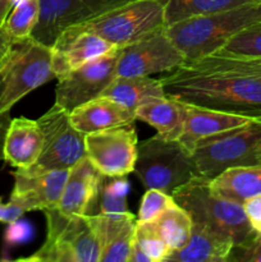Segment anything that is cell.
Wrapping results in <instances>:
<instances>
[{
	"mask_svg": "<svg viewBox=\"0 0 261 262\" xmlns=\"http://www.w3.org/2000/svg\"><path fill=\"white\" fill-rule=\"evenodd\" d=\"M176 204L177 202L174 201L171 194L159 191V189H146L145 194L141 200L140 209H138L136 219L137 222H153L161 212L174 206Z\"/></svg>",
	"mask_w": 261,
	"mask_h": 262,
	"instance_id": "4dcf8cb0",
	"label": "cell"
},
{
	"mask_svg": "<svg viewBox=\"0 0 261 262\" xmlns=\"http://www.w3.org/2000/svg\"><path fill=\"white\" fill-rule=\"evenodd\" d=\"M128 262H151V261L150 258L142 252V250L138 247L137 243L133 241L132 250H130V255H129V258H128Z\"/></svg>",
	"mask_w": 261,
	"mask_h": 262,
	"instance_id": "74e56055",
	"label": "cell"
},
{
	"mask_svg": "<svg viewBox=\"0 0 261 262\" xmlns=\"http://www.w3.org/2000/svg\"><path fill=\"white\" fill-rule=\"evenodd\" d=\"M12 45H13V41L8 37V35L4 32V30L0 28V63L4 60L7 54L9 53Z\"/></svg>",
	"mask_w": 261,
	"mask_h": 262,
	"instance_id": "8d00e7d4",
	"label": "cell"
},
{
	"mask_svg": "<svg viewBox=\"0 0 261 262\" xmlns=\"http://www.w3.org/2000/svg\"><path fill=\"white\" fill-rule=\"evenodd\" d=\"M25 212L26 211L19 205L10 201V200L8 204H3L2 197H0V223L10 224V223L15 222V220H19Z\"/></svg>",
	"mask_w": 261,
	"mask_h": 262,
	"instance_id": "e575fe53",
	"label": "cell"
},
{
	"mask_svg": "<svg viewBox=\"0 0 261 262\" xmlns=\"http://www.w3.org/2000/svg\"><path fill=\"white\" fill-rule=\"evenodd\" d=\"M192 156L200 176L209 179L229 168L261 164V119L202 138Z\"/></svg>",
	"mask_w": 261,
	"mask_h": 262,
	"instance_id": "52a82bcc",
	"label": "cell"
},
{
	"mask_svg": "<svg viewBox=\"0 0 261 262\" xmlns=\"http://www.w3.org/2000/svg\"><path fill=\"white\" fill-rule=\"evenodd\" d=\"M40 0H14L3 30L13 42L30 38L40 20Z\"/></svg>",
	"mask_w": 261,
	"mask_h": 262,
	"instance_id": "4316f807",
	"label": "cell"
},
{
	"mask_svg": "<svg viewBox=\"0 0 261 262\" xmlns=\"http://www.w3.org/2000/svg\"><path fill=\"white\" fill-rule=\"evenodd\" d=\"M117 46L91 32L61 33L51 48L55 77L63 76L83 64L110 53Z\"/></svg>",
	"mask_w": 261,
	"mask_h": 262,
	"instance_id": "e0dca14e",
	"label": "cell"
},
{
	"mask_svg": "<svg viewBox=\"0 0 261 262\" xmlns=\"http://www.w3.org/2000/svg\"><path fill=\"white\" fill-rule=\"evenodd\" d=\"M13 2L14 0H0V28H3L4 26L5 19L13 7Z\"/></svg>",
	"mask_w": 261,
	"mask_h": 262,
	"instance_id": "f35d334b",
	"label": "cell"
},
{
	"mask_svg": "<svg viewBox=\"0 0 261 262\" xmlns=\"http://www.w3.org/2000/svg\"><path fill=\"white\" fill-rule=\"evenodd\" d=\"M73 127L83 135L135 123L136 114L129 107L106 96H99L69 112Z\"/></svg>",
	"mask_w": 261,
	"mask_h": 262,
	"instance_id": "d6986e66",
	"label": "cell"
},
{
	"mask_svg": "<svg viewBox=\"0 0 261 262\" xmlns=\"http://www.w3.org/2000/svg\"><path fill=\"white\" fill-rule=\"evenodd\" d=\"M102 174L84 156L68 170L58 209L67 215L97 214Z\"/></svg>",
	"mask_w": 261,
	"mask_h": 262,
	"instance_id": "2e32d148",
	"label": "cell"
},
{
	"mask_svg": "<svg viewBox=\"0 0 261 262\" xmlns=\"http://www.w3.org/2000/svg\"><path fill=\"white\" fill-rule=\"evenodd\" d=\"M133 173L146 189L168 194L200 176L191 151L179 140H168L158 133L138 142Z\"/></svg>",
	"mask_w": 261,
	"mask_h": 262,
	"instance_id": "277c9868",
	"label": "cell"
},
{
	"mask_svg": "<svg viewBox=\"0 0 261 262\" xmlns=\"http://www.w3.org/2000/svg\"><path fill=\"white\" fill-rule=\"evenodd\" d=\"M135 114L136 119L150 124L159 136L168 140H179L183 132V106L166 96L146 100Z\"/></svg>",
	"mask_w": 261,
	"mask_h": 262,
	"instance_id": "7402d4cb",
	"label": "cell"
},
{
	"mask_svg": "<svg viewBox=\"0 0 261 262\" xmlns=\"http://www.w3.org/2000/svg\"><path fill=\"white\" fill-rule=\"evenodd\" d=\"M101 96L120 102L136 112L146 100L153 97H164L163 84L160 78L146 77H115L114 81L105 89Z\"/></svg>",
	"mask_w": 261,
	"mask_h": 262,
	"instance_id": "cb8c5ba5",
	"label": "cell"
},
{
	"mask_svg": "<svg viewBox=\"0 0 261 262\" xmlns=\"http://www.w3.org/2000/svg\"><path fill=\"white\" fill-rule=\"evenodd\" d=\"M42 142V130L37 120L12 118L5 135L3 160L19 170L31 168L40 156Z\"/></svg>",
	"mask_w": 261,
	"mask_h": 262,
	"instance_id": "ffe728a7",
	"label": "cell"
},
{
	"mask_svg": "<svg viewBox=\"0 0 261 262\" xmlns=\"http://www.w3.org/2000/svg\"><path fill=\"white\" fill-rule=\"evenodd\" d=\"M41 14L31 37L53 48L64 30L95 19L132 0H40Z\"/></svg>",
	"mask_w": 261,
	"mask_h": 262,
	"instance_id": "4fadbf2b",
	"label": "cell"
},
{
	"mask_svg": "<svg viewBox=\"0 0 261 262\" xmlns=\"http://www.w3.org/2000/svg\"><path fill=\"white\" fill-rule=\"evenodd\" d=\"M54 78L51 48L32 37L13 42L0 63V112H10L26 95Z\"/></svg>",
	"mask_w": 261,
	"mask_h": 262,
	"instance_id": "5b68a950",
	"label": "cell"
},
{
	"mask_svg": "<svg viewBox=\"0 0 261 262\" xmlns=\"http://www.w3.org/2000/svg\"><path fill=\"white\" fill-rule=\"evenodd\" d=\"M135 241L142 252L150 258L151 262H161L168 260L171 251L163 239L151 222L136 223Z\"/></svg>",
	"mask_w": 261,
	"mask_h": 262,
	"instance_id": "f546056e",
	"label": "cell"
},
{
	"mask_svg": "<svg viewBox=\"0 0 261 262\" xmlns=\"http://www.w3.org/2000/svg\"><path fill=\"white\" fill-rule=\"evenodd\" d=\"M242 206L252 229L261 234V194L246 200Z\"/></svg>",
	"mask_w": 261,
	"mask_h": 262,
	"instance_id": "836d02e7",
	"label": "cell"
},
{
	"mask_svg": "<svg viewBox=\"0 0 261 262\" xmlns=\"http://www.w3.org/2000/svg\"><path fill=\"white\" fill-rule=\"evenodd\" d=\"M100 243V262H128L137 219L129 211L86 215Z\"/></svg>",
	"mask_w": 261,
	"mask_h": 262,
	"instance_id": "9a60e30c",
	"label": "cell"
},
{
	"mask_svg": "<svg viewBox=\"0 0 261 262\" xmlns=\"http://www.w3.org/2000/svg\"><path fill=\"white\" fill-rule=\"evenodd\" d=\"M260 2L261 0H168L165 7V26Z\"/></svg>",
	"mask_w": 261,
	"mask_h": 262,
	"instance_id": "d4e9b609",
	"label": "cell"
},
{
	"mask_svg": "<svg viewBox=\"0 0 261 262\" xmlns=\"http://www.w3.org/2000/svg\"><path fill=\"white\" fill-rule=\"evenodd\" d=\"M86 158L105 177H125L133 173L138 138L135 123L99 130L84 136Z\"/></svg>",
	"mask_w": 261,
	"mask_h": 262,
	"instance_id": "7c38bea8",
	"label": "cell"
},
{
	"mask_svg": "<svg viewBox=\"0 0 261 262\" xmlns=\"http://www.w3.org/2000/svg\"><path fill=\"white\" fill-rule=\"evenodd\" d=\"M186 61L169 36L166 26L120 48L117 77H146L171 72Z\"/></svg>",
	"mask_w": 261,
	"mask_h": 262,
	"instance_id": "30bf717a",
	"label": "cell"
},
{
	"mask_svg": "<svg viewBox=\"0 0 261 262\" xmlns=\"http://www.w3.org/2000/svg\"><path fill=\"white\" fill-rule=\"evenodd\" d=\"M151 223L169 246L171 253L187 245L193 224L188 212L178 204L166 209Z\"/></svg>",
	"mask_w": 261,
	"mask_h": 262,
	"instance_id": "484cf974",
	"label": "cell"
},
{
	"mask_svg": "<svg viewBox=\"0 0 261 262\" xmlns=\"http://www.w3.org/2000/svg\"><path fill=\"white\" fill-rule=\"evenodd\" d=\"M173 199L191 216L193 224L228 238L234 248L248 247L257 233L252 229L241 204L214 193L210 179L196 176L173 192ZM233 248V250H234Z\"/></svg>",
	"mask_w": 261,
	"mask_h": 262,
	"instance_id": "7a4b0ae2",
	"label": "cell"
},
{
	"mask_svg": "<svg viewBox=\"0 0 261 262\" xmlns=\"http://www.w3.org/2000/svg\"><path fill=\"white\" fill-rule=\"evenodd\" d=\"M14 187L9 200L19 205L26 212L59 206L68 170L49 171L42 174H26L12 171Z\"/></svg>",
	"mask_w": 261,
	"mask_h": 262,
	"instance_id": "5bb4252c",
	"label": "cell"
},
{
	"mask_svg": "<svg viewBox=\"0 0 261 262\" xmlns=\"http://www.w3.org/2000/svg\"><path fill=\"white\" fill-rule=\"evenodd\" d=\"M216 54L261 58V20L252 23L233 36Z\"/></svg>",
	"mask_w": 261,
	"mask_h": 262,
	"instance_id": "f1b7e54d",
	"label": "cell"
},
{
	"mask_svg": "<svg viewBox=\"0 0 261 262\" xmlns=\"http://www.w3.org/2000/svg\"><path fill=\"white\" fill-rule=\"evenodd\" d=\"M46 239L28 262H100V243L86 215H67L58 207L44 210Z\"/></svg>",
	"mask_w": 261,
	"mask_h": 262,
	"instance_id": "8992f818",
	"label": "cell"
},
{
	"mask_svg": "<svg viewBox=\"0 0 261 262\" xmlns=\"http://www.w3.org/2000/svg\"><path fill=\"white\" fill-rule=\"evenodd\" d=\"M160 81L176 101L261 119V58L214 53L186 60Z\"/></svg>",
	"mask_w": 261,
	"mask_h": 262,
	"instance_id": "6da1fadb",
	"label": "cell"
},
{
	"mask_svg": "<svg viewBox=\"0 0 261 262\" xmlns=\"http://www.w3.org/2000/svg\"><path fill=\"white\" fill-rule=\"evenodd\" d=\"M217 196L243 205L246 200L261 194V164L229 168L210 179Z\"/></svg>",
	"mask_w": 261,
	"mask_h": 262,
	"instance_id": "603a6c76",
	"label": "cell"
},
{
	"mask_svg": "<svg viewBox=\"0 0 261 262\" xmlns=\"http://www.w3.org/2000/svg\"><path fill=\"white\" fill-rule=\"evenodd\" d=\"M234 245L228 238L199 224H192L189 239L184 247L168 257V262H228Z\"/></svg>",
	"mask_w": 261,
	"mask_h": 262,
	"instance_id": "44dd1931",
	"label": "cell"
},
{
	"mask_svg": "<svg viewBox=\"0 0 261 262\" xmlns=\"http://www.w3.org/2000/svg\"><path fill=\"white\" fill-rule=\"evenodd\" d=\"M10 112H0V160L4 159V140L10 123Z\"/></svg>",
	"mask_w": 261,
	"mask_h": 262,
	"instance_id": "d590c367",
	"label": "cell"
},
{
	"mask_svg": "<svg viewBox=\"0 0 261 262\" xmlns=\"http://www.w3.org/2000/svg\"><path fill=\"white\" fill-rule=\"evenodd\" d=\"M229 261L261 262V234L256 235L255 241L248 247L234 248Z\"/></svg>",
	"mask_w": 261,
	"mask_h": 262,
	"instance_id": "d6a6232c",
	"label": "cell"
},
{
	"mask_svg": "<svg viewBox=\"0 0 261 262\" xmlns=\"http://www.w3.org/2000/svg\"><path fill=\"white\" fill-rule=\"evenodd\" d=\"M42 130V150L31 168L20 170L26 174L69 170L86 156L84 136L73 127L69 112L54 104L37 119ZM19 170V169H18Z\"/></svg>",
	"mask_w": 261,
	"mask_h": 262,
	"instance_id": "9c48e42d",
	"label": "cell"
},
{
	"mask_svg": "<svg viewBox=\"0 0 261 262\" xmlns=\"http://www.w3.org/2000/svg\"><path fill=\"white\" fill-rule=\"evenodd\" d=\"M119 54L120 48H115L110 53L58 77L55 104L72 112L74 107L101 96L117 77Z\"/></svg>",
	"mask_w": 261,
	"mask_h": 262,
	"instance_id": "8fae6325",
	"label": "cell"
},
{
	"mask_svg": "<svg viewBox=\"0 0 261 262\" xmlns=\"http://www.w3.org/2000/svg\"><path fill=\"white\" fill-rule=\"evenodd\" d=\"M166 3L168 0H132L95 19L68 27L63 32H91L117 48H123L165 26Z\"/></svg>",
	"mask_w": 261,
	"mask_h": 262,
	"instance_id": "ba28073f",
	"label": "cell"
},
{
	"mask_svg": "<svg viewBox=\"0 0 261 262\" xmlns=\"http://www.w3.org/2000/svg\"><path fill=\"white\" fill-rule=\"evenodd\" d=\"M181 104L183 106V132L179 141L191 152L194 145L202 138L242 127L253 120H257V118H251L247 115L219 112L183 102Z\"/></svg>",
	"mask_w": 261,
	"mask_h": 262,
	"instance_id": "ac0fdd59",
	"label": "cell"
},
{
	"mask_svg": "<svg viewBox=\"0 0 261 262\" xmlns=\"http://www.w3.org/2000/svg\"><path fill=\"white\" fill-rule=\"evenodd\" d=\"M258 20H261V2L189 18L166 26V30L186 60H193L216 53L240 31Z\"/></svg>",
	"mask_w": 261,
	"mask_h": 262,
	"instance_id": "3957f363",
	"label": "cell"
},
{
	"mask_svg": "<svg viewBox=\"0 0 261 262\" xmlns=\"http://www.w3.org/2000/svg\"><path fill=\"white\" fill-rule=\"evenodd\" d=\"M31 237V227L27 223L23 222H15L8 224L7 232L4 235V242L5 245L12 247V246L19 245L27 241Z\"/></svg>",
	"mask_w": 261,
	"mask_h": 262,
	"instance_id": "1f68e13d",
	"label": "cell"
},
{
	"mask_svg": "<svg viewBox=\"0 0 261 262\" xmlns=\"http://www.w3.org/2000/svg\"><path fill=\"white\" fill-rule=\"evenodd\" d=\"M129 182L125 177H102L100 186L97 214L127 212V193Z\"/></svg>",
	"mask_w": 261,
	"mask_h": 262,
	"instance_id": "83f0119b",
	"label": "cell"
}]
</instances>
